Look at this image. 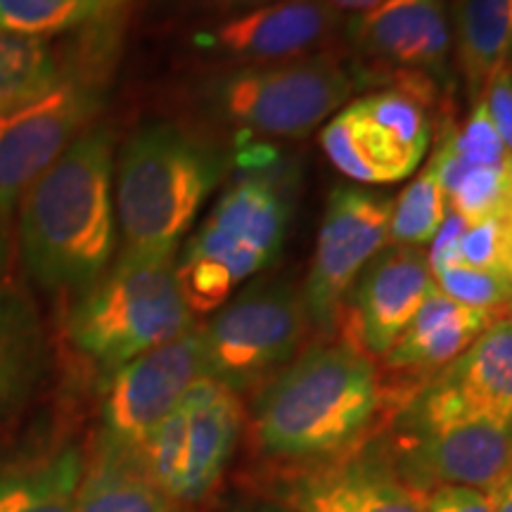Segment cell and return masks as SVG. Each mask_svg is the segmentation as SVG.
I'll use <instances>...</instances> for the list:
<instances>
[{
  "mask_svg": "<svg viewBox=\"0 0 512 512\" xmlns=\"http://www.w3.org/2000/svg\"><path fill=\"white\" fill-rule=\"evenodd\" d=\"M12 261V238L5 216H0V283H5V275L10 271Z\"/></svg>",
  "mask_w": 512,
  "mask_h": 512,
  "instance_id": "cell-31",
  "label": "cell"
},
{
  "mask_svg": "<svg viewBox=\"0 0 512 512\" xmlns=\"http://www.w3.org/2000/svg\"><path fill=\"white\" fill-rule=\"evenodd\" d=\"M178 408L185 413V463L176 503L190 505L204 501L221 482L245 413L240 396L209 375L190 384Z\"/></svg>",
  "mask_w": 512,
  "mask_h": 512,
  "instance_id": "cell-17",
  "label": "cell"
},
{
  "mask_svg": "<svg viewBox=\"0 0 512 512\" xmlns=\"http://www.w3.org/2000/svg\"><path fill=\"white\" fill-rule=\"evenodd\" d=\"M67 50L46 36L17 34L0 27V114L43 95L60 81Z\"/></svg>",
  "mask_w": 512,
  "mask_h": 512,
  "instance_id": "cell-24",
  "label": "cell"
},
{
  "mask_svg": "<svg viewBox=\"0 0 512 512\" xmlns=\"http://www.w3.org/2000/svg\"><path fill=\"white\" fill-rule=\"evenodd\" d=\"M498 318L505 316L453 302L434 287L382 361L387 370L399 375L396 380L422 389V384L456 361Z\"/></svg>",
  "mask_w": 512,
  "mask_h": 512,
  "instance_id": "cell-18",
  "label": "cell"
},
{
  "mask_svg": "<svg viewBox=\"0 0 512 512\" xmlns=\"http://www.w3.org/2000/svg\"><path fill=\"white\" fill-rule=\"evenodd\" d=\"M178 285L174 256L126 254L76 292L64 337L76 356L107 380L133 358L195 328Z\"/></svg>",
  "mask_w": 512,
  "mask_h": 512,
  "instance_id": "cell-4",
  "label": "cell"
},
{
  "mask_svg": "<svg viewBox=\"0 0 512 512\" xmlns=\"http://www.w3.org/2000/svg\"><path fill=\"white\" fill-rule=\"evenodd\" d=\"M392 200L361 188L332 190L302 302L306 323L320 335L339 328L347 294L389 240Z\"/></svg>",
  "mask_w": 512,
  "mask_h": 512,
  "instance_id": "cell-11",
  "label": "cell"
},
{
  "mask_svg": "<svg viewBox=\"0 0 512 512\" xmlns=\"http://www.w3.org/2000/svg\"><path fill=\"white\" fill-rule=\"evenodd\" d=\"M259 498L292 512H425V498L396 475L382 437L339 456L275 465Z\"/></svg>",
  "mask_w": 512,
  "mask_h": 512,
  "instance_id": "cell-9",
  "label": "cell"
},
{
  "mask_svg": "<svg viewBox=\"0 0 512 512\" xmlns=\"http://www.w3.org/2000/svg\"><path fill=\"white\" fill-rule=\"evenodd\" d=\"M489 498L491 505H494V512H512V475L508 479H503V482L491 491Z\"/></svg>",
  "mask_w": 512,
  "mask_h": 512,
  "instance_id": "cell-32",
  "label": "cell"
},
{
  "mask_svg": "<svg viewBox=\"0 0 512 512\" xmlns=\"http://www.w3.org/2000/svg\"><path fill=\"white\" fill-rule=\"evenodd\" d=\"M332 5H335L337 10H349V12H356V15H361V12H368L377 8V5H382L384 0H330Z\"/></svg>",
  "mask_w": 512,
  "mask_h": 512,
  "instance_id": "cell-35",
  "label": "cell"
},
{
  "mask_svg": "<svg viewBox=\"0 0 512 512\" xmlns=\"http://www.w3.org/2000/svg\"><path fill=\"white\" fill-rule=\"evenodd\" d=\"M446 214L448 200L444 185L439 181L437 166L430 162L413 183H408L392 207L389 242H394L396 247L427 245L439 233Z\"/></svg>",
  "mask_w": 512,
  "mask_h": 512,
  "instance_id": "cell-26",
  "label": "cell"
},
{
  "mask_svg": "<svg viewBox=\"0 0 512 512\" xmlns=\"http://www.w3.org/2000/svg\"><path fill=\"white\" fill-rule=\"evenodd\" d=\"M408 401L368 354L344 339L320 344L259 389L254 439L275 465L339 456L380 434Z\"/></svg>",
  "mask_w": 512,
  "mask_h": 512,
  "instance_id": "cell-1",
  "label": "cell"
},
{
  "mask_svg": "<svg viewBox=\"0 0 512 512\" xmlns=\"http://www.w3.org/2000/svg\"><path fill=\"white\" fill-rule=\"evenodd\" d=\"M380 437L396 475L422 498L441 486H465L491 494L512 475V430L496 422L387 425Z\"/></svg>",
  "mask_w": 512,
  "mask_h": 512,
  "instance_id": "cell-10",
  "label": "cell"
},
{
  "mask_svg": "<svg viewBox=\"0 0 512 512\" xmlns=\"http://www.w3.org/2000/svg\"><path fill=\"white\" fill-rule=\"evenodd\" d=\"M50 344L34 297L0 283V422L22 411L46 380Z\"/></svg>",
  "mask_w": 512,
  "mask_h": 512,
  "instance_id": "cell-19",
  "label": "cell"
},
{
  "mask_svg": "<svg viewBox=\"0 0 512 512\" xmlns=\"http://www.w3.org/2000/svg\"><path fill=\"white\" fill-rule=\"evenodd\" d=\"M486 110L491 114L498 136H501L505 150L512 155V64L503 67L484 91Z\"/></svg>",
  "mask_w": 512,
  "mask_h": 512,
  "instance_id": "cell-28",
  "label": "cell"
},
{
  "mask_svg": "<svg viewBox=\"0 0 512 512\" xmlns=\"http://www.w3.org/2000/svg\"><path fill=\"white\" fill-rule=\"evenodd\" d=\"M86 448L62 441L0 467V512H74Z\"/></svg>",
  "mask_w": 512,
  "mask_h": 512,
  "instance_id": "cell-21",
  "label": "cell"
},
{
  "mask_svg": "<svg viewBox=\"0 0 512 512\" xmlns=\"http://www.w3.org/2000/svg\"><path fill=\"white\" fill-rule=\"evenodd\" d=\"M74 512H176V503L147 475L138 451L93 437Z\"/></svg>",
  "mask_w": 512,
  "mask_h": 512,
  "instance_id": "cell-22",
  "label": "cell"
},
{
  "mask_svg": "<svg viewBox=\"0 0 512 512\" xmlns=\"http://www.w3.org/2000/svg\"><path fill=\"white\" fill-rule=\"evenodd\" d=\"M209 3L221 10H233L240 15V12H249L256 8H264V5H271L275 0H209Z\"/></svg>",
  "mask_w": 512,
  "mask_h": 512,
  "instance_id": "cell-34",
  "label": "cell"
},
{
  "mask_svg": "<svg viewBox=\"0 0 512 512\" xmlns=\"http://www.w3.org/2000/svg\"><path fill=\"white\" fill-rule=\"evenodd\" d=\"M133 0H0V27L29 36H57L112 22Z\"/></svg>",
  "mask_w": 512,
  "mask_h": 512,
  "instance_id": "cell-25",
  "label": "cell"
},
{
  "mask_svg": "<svg viewBox=\"0 0 512 512\" xmlns=\"http://www.w3.org/2000/svg\"><path fill=\"white\" fill-rule=\"evenodd\" d=\"M486 420L512 430V318H498L439 370L389 425L439 427Z\"/></svg>",
  "mask_w": 512,
  "mask_h": 512,
  "instance_id": "cell-13",
  "label": "cell"
},
{
  "mask_svg": "<svg viewBox=\"0 0 512 512\" xmlns=\"http://www.w3.org/2000/svg\"><path fill=\"white\" fill-rule=\"evenodd\" d=\"M337 27L339 10L330 0H275L226 19L211 31L209 41L226 57L261 67L311 57Z\"/></svg>",
  "mask_w": 512,
  "mask_h": 512,
  "instance_id": "cell-16",
  "label": "cell"
},
{
  "mask_svg": "<svg viewBox=\"0 0 512 512\" xmlns=\"http://www.w3.org/2000/svg\"><path fill=\"white\" fill-rule=\"evenodd\" d=\"M508 316H510V318H512V304H510V313H508Z\"/></svg>",
  "mask_w": 512,
  "mask_h": 512,
  "instance_id": "cell-36",
  "label": "cell"
},
{
  "mask_svg": "<svg viewBox=\"0 0 512 512\" xmlns=\"http://www.w3.org/2000/svg\"><path fill=\"white\" fill-rule=\"evenodd\" d=\"M430 264L418 247L380 252L347 294L339 325L344 342L370 358H384L434 292Z\"/></svg>",
  "mask_w": 512,
  "mask_h": 512,
  "instance_id": "cell-14",
  "label": "cell"
},
{
  "mask_svg": "<svg viewBox=\"0 0 512 512\" xmlns=\"http://www.w3.org/2000/svg\"><path fill=\"white\" fill-rule=\"evenodd\" d=\"M470 223H467L463 216L456 214L453 209H448L444 223H441L439 233L434 235L430 256H427V264H430L432 275L444 271L448 266H460V240H463L465 230Z\"/></svg>",
  "mask_w": 512,
  "mask_h": 512,
  "instance_id": "cell-29",
  "label": "cell"
},
{
  "mask_svg": "<svg viewBox=\"0 0 512 512\" xmlns=\"http://www.w3.org/2000/svg\"><path fill=\"white\" fill-rule=\"evenodd\" d=\"M202 375V328L195 325L181 337L133 358L102 382L95 437L124 451H138Z\"/></svg>",
  "mask_w": 512,
  "mask_h": 512,
  "instance_id": "cell-12",
  "label": "cell"
},
{
  "mask_svg": "<svg viewBox=\"0 0 512 512\" xmlns=\"http://www.w3.org/2000/svg\"><path fill=\"white\" fill-rule=\"evenodd\" d=\"M290 214L285 176L249 174L223 192L176 264L183 299L195 316L221 309L245 280L278 259Z\"/></svg>",
  "mask_w": 512,
  "mask_h": 512,
  "instance_id": "cell-6",
  "label": "cell"
},
{
  "mask_svg": "<svg viewBox=\"0 0 512 512\" xmlns=\"http://www.w3.org/2000/svg\"><path fill=\"white\" fill-rule=\"evenodd\" d=\"M202 328L204 375L242 394L290 366L309 323L302 292L287 280H259Z\"/></svg>",
  "mask_w": 512,
  "mask_h": 512,
  "instance_id": "cell-8",
  "label": "cell"
},
{
  "mask_svg": "<svg viewBox=\"0 0 512 512\" xmlns=\"http://www.w3.org/2000/svg\"><path fill=\"white\" fill-rule=\"evenodd\" d=\"M320 145L335 169L356 183L403 181L425 157L370 117L358 100L330 119L320 131Z\"/></svg>",
  "mask_w": 512,
  "mask_h": 512,
  "instance_id": "cell-20",
  "label": "cell"
},
{
  "mask_svg": "<svg viewBox=\"0 0 512 512\" xmlns=\"http://www.w3.org/2000/svg\"><path fill=\"white\" fill-rule=\"evenodd\" d=\"M119 19L83 29L67 48L64 74L50 91L0 114V216L10 214L62 152L91 128L105 102Z\"/></svg>",
  "mask_w": 512,
  "mask_h": 512,
  "instance_id": "cell-5",
  "label": "cell"
},
{
  "mask_svg": "<svg viewBox=\"0 0 512 512\" xmlns=\"http://www.w3.org/2000/svg\"><path fill=\"white\" fill-rule=\"evenodd\" d=\"M434 285L453 302L472 306V309L494 311L508 316L512 304V280L501 273L479 271L470 266H448L434 273Z\"/></svg>",
  "mask_w": 512,
  "mask_h": 512,
  "instance_id": "cell-27",
  "label": "cell"
},
{
  "mask_svg": "<svg viewBox=\"0 0 512 512\" xmlns=\"http://www.w3.org/2000/svg\"><path fill=\"white\" fill-rule=\"evenodd\" d=\"M354 48L373 67L368 81L392 74H427L441 79L451 55V24L441 0H384L349 22Z\"/></svg>",
  "mask_w": 512,
  "mask_h": 512,
  "instance_id": "cell-15",
  "label": "cell"
},
{
  "mask_svg": "<svg viewBox=\"0 0 512 512\" xmlns=\"http://www.w3.org/2000/svg\"><path fill=\"white\" fill-rule=\"evenodd\" d=\"M228 512H292L283 508V505L264 501V498H254V501H240L235 505H230Z\"/></svg>",
  "mask_w": 512,
  "mask_h": 512,
  "instance_id": "cell-33",
  "label": "cell"
},
{
  "mask_svg": "<svg viewBox=\"0 0 512 512\" xmlns=\"http://www.w3.org/2000/svg\"><path fill=\"white\" fill-rule=\"evenodd\" d=\"M361 72L337 55H311L233 72L214 86L223 117L266 138H304L361 86Z\"/></svg>",
  "mask_w": 512,
  "mask_h": 512,
  "instance_id": "cell-7",
  "label": "cell"
},
{
  "mask_svg": "<svg viewBox=\"0 0 512 512\" xmlns=\"http://www.w3.org/2000/svg\"><path fill=\"white\" fill-rule=\"evenodd\" d=\"M425 512H494V505L484 491L441 486L425 496Z\"/></svg>",
  "mask_w": 512,
  "mask_h": 512,
  "instance_id": "cell-30",
  "label": "cell"
},
{
  "mask_svg": "<svg viewBox=\"0 0 512 512\" xmlns=\"http://www.w3.org/2000/svg\"><path fill=\"white\" fill-rule=\"evenodd\" d=\"M226 155L174 121L140 126L119 157L117 221L126 254L176 256L226 174Z\"/></svg>",
  "mask_w": 512,
  "mask_h": 512,
  "instance_id": "cell-3",
  "label": "cell"
},
{
  "mask_svg": "<svg viewBox=\"0 0 512 512\" xmlns=\"http://www.w3.org/2000/svg\"><path fill=\"white\" fill-rule=\"evenodd\" d=\"M114 138L91 126L22 197L19 252L36 285L81 292L110 268L117 247Z\"/></svg>",
  "mask_w": 512,
  "mask_h": 512,
  "instance_id": "cell-2",
  "label": "cell"
},
{
  "mask_svg": "<svg viewBox=\"0 0 512 512\" xmlns=\"http://www.w3.org/2000/svg\"><path fill=\"white\" fill-rule=\"evenodd\" d=\"M453 24L460 74L477 102L491 79L512 64V0H458Z\"/></svg>",
  "mask_w": 512,
  "mask_h": 512,
  "instance_id": "cell-23",
  "label": "cell"
}]
</instances>
